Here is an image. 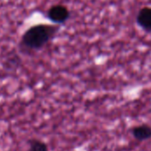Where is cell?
Returning a JSON list of instances; mask_svg holds the SVG:
<instances>
[{
    "label": "cell",
    "instance_id": "2",
    "mask_svg": "<svg viewBox=\"0 0 151 151\" xmlns=\"http://www.w3.org/2000/svg\"><path fill=\"white\" fill-rule=\"evenodd\" d=\"M69 16V10L62 4L53 5L48 11V17L54 23H64L68 19Z\"/></svg>",
    "mask_w": 151,
    "mask_h": 151
},
{
    "label": "cell",
    "instance_id": "5",
    "mask_svg": "<svg viewBox=\"0 0 151 151\" xmlns=\"http://www.w3.org/2000/svg\"><path fill=\"white\" fill-rule=\"evenodd\" d=\"M28 144H29L28 151H49L48 145L41 140H37V139L30 140L28 142Z\"/></svg>",
    "mask_w": 151,
    "mask_h": 151
},
{
    "label": "cell",
    "instance_id": "4",
    "mask_svg": "<svg viewBox=\"0 0 151 151\" xmlns=\"http://www.w3.org/2000/svg\"><path fill=\"white\" fill-rule=\"evenodd\" d=\"M134 137L138 141H146L151 138V127L149 125H141L134 127L132 130Z\"/></svg>",
    "mask_w": 151,
    "mask_h": 151
},
{
    "label": "cell",
    "instance_id": "1",
    "mask_svg": "<svg viewBox=\"0 0 151 151\" xmlns=\"http://www.w3.org/2000/svg\"><path fill=\"white\" fill-rule=\"evenodd\" d=\"M58 27L38 24L28 28L21 38V45L31 50L42 49L57 34Z\"/></svg>",
    "mask_w": 151,
    "mask_h": 151
},
{
    "label": "cell",
    "instance_id": "3",
    "mask_svg": "<svg viewBox=\"0 0 151 151\" xmlns=\"http://www.w3.org/2000/svg\"><path fill=\"white\" fill-rule=\"evenodd\" d=\"M138 24L145 30L151 31V8H142L137 15Z\"/></svg>",
    "mask_w": 151,
    "mask_h": 151
}]
</instances>
